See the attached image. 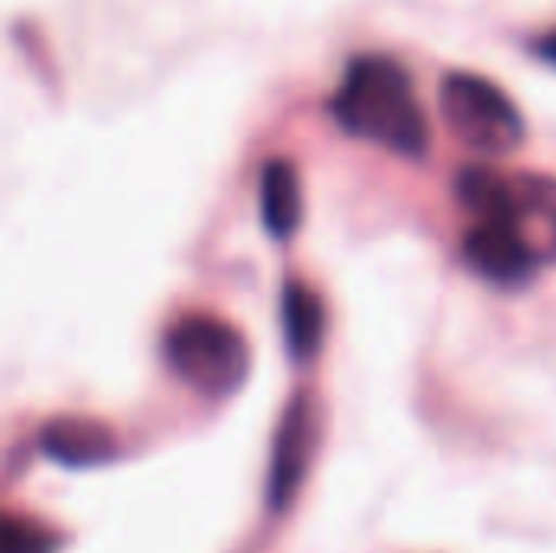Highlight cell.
<instances>
[{
  "label": "cell",
  "mask_w": 556,
  "mask_h": 553,
  "mask_svg": "<svg viewBox=\"0 0 556 553\" xmlns=\"http://www.w3.org/2000/svg\"><path fill=\"white\" fill-rule=\"evenodd\" d=\"M42 453L65 469H94L114 460L117 440L111 427L91 417H59L39 433Z\"/></svg>",
  "instance_id": "cell-6"
},
{
  "label": "cell",
  "mask_w": 556,
  "mask_h": 553,
  "mask_svg": "<svg viewBox=\"0 0 556 553\" xmlns=\"http://www.w3.org/2000/svg\"><path fill=\"white\" fill-rule=\"evenodd\" d=\"M440 111L446 127L479 153H508L525 140L518 104L482 75L446 72L440 81Z\"/></svg>",
  "instance_id": "cell-3"
},
{
  "label": "cell",
  "mask_w": 556,
  "mask_h": 553,
  "mask_svg": "<svg viewBox=\"0 0 556 553\" xmlns=\"http://www.w3.org/2000/svg\"><path fill=\"white\" fill-rule=\"evenodd\" d=\"M283 336L287 349L296 362H309L323 349L326 336V306L316 290L300 280L283 287Z\"/></svg>",
  "instance_id": "cell-8"
},
{
  "label": "cell",
  "mask_w": 556,
  "mask_h": 553,
  "mask_svg": "<svg viewBox=\"0 0 556 553\" xmlns=\"http://www.w3.org/2000/svg\"><path fill=\"white\" fill-rule=\"evenodd\" d=\"M261 218L274 238H290L303 222L300 173L283 156L267 160L261 169Z\"/></svg>",
  "instance_id": "cell-7"
},
{
  "label": "cell",
  "mask_w": 556,
  "mask_h": 553,
  "mask_svg": "<svg viewBox=\"0 0 556 553\" xmlns=\"http://www.w3.org/2000/svg\"><path fill=\"white\" fill-rule=\"evenodd\" d=\"M163 355L173 375L205 398L235 394L251 372V349L244 336L215 316H186L166 339Z\"/></svg>",
  "instance_id": "cell-2"
},
{
  "label": "cell",
  "mask_w": 556,
  "mask_h": 553,
  "mask_svg": "<svg viewBox=\"0 0 556 553\" xmlns=\"http://www.w3.org/2000/svg\"><path fill=\"white\" fill-rule=\"evenodd\" d=\"M538 52H541L551 65H556V33H547V36L538 42Z\"/></svg>",
  "instance_id": "cell-11"
},
{
  "label": "cell",
  "mask_w": 556,
  "mask_h": 553,
  "mask_svg": "<svg viewBox=\"0 0 556 553\" xmlns=\"http://www.w3.org/2000/svg\"><path fill=\"white\" fill-rule=\"evenodd\" d=\"M0 553H52V538L33 521L7 518L0 535Z\"/></svg>",
  "instance_id": "cell-10"
},
{
  "label": "cell",
  "mask_w": 556,
  "mask_h": 553,
  "mask_svg": "<svg viewBox=\"0 0 556 553\" xmlns=\"http://www.w3.org/2000/svg\"><path fill=\"white\" fill-rule=\"evenodd\" d=\"M313 411L306 398H296L290 411L283 414L274 466H270V505L287 508L306 476L309 456H313Z\"/></svg>",
  "instance_id": "cell-5"
},
{
  "label": "cell",
  "mask_w": 556,
  "mask_h": 553,
  "mask_svg": "<svg viewBox=\"0 0 556 553\" xmlns=\"http://www.w3.org/2000/svg\"><path fill=\"white\" fill-rule=\"evenodd\" d=\"M332 117L352 137L371 140L401 156H424L430 127L401 62L388 55H358L332 95Z\"/></svg>",
  "instance_id": "cell-1"
},
{
  "label": "cell",
  "mask_w": 556,
  "mask_h": 553,
  "mask_svg": "<svg viewBox=\"0 0 556 553\" xmlns=\"http://www.w3.org/2000/svg\"><path fill=\"white\" fill-rule=\"evenodd\" d=\"M463 251L476 274H482L485 280L502 284V287L525 284L541 264V251L525 235V225L518 218L476 222L466 231Z\"/></svg>",
  "instance_id": "cell-4"
},
{
  "label": "cell",
  "mask_w": 556,
  "mask_h": 553,
  "mask_svg": "<svg viewBox=\"0 0 556 553\" xmlns=\"http://www.w3.org/2000/svg\"><path fill=\"white\" fill-rule=\"evenodd\" d=\"M511 189H515L518 222L521 225L525 222L544 225L551 257H556V179L538 176V173H525V176H511Z\"/></svg>",
  "instance_id": "cell-9"
}]
</instances>
